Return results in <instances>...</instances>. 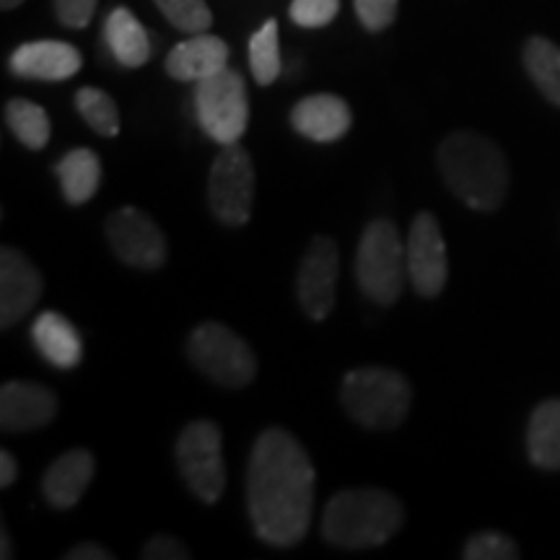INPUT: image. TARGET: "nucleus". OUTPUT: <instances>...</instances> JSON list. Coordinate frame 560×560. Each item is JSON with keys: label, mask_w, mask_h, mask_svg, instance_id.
<instances>
[{"label": "nucleus", "mask_w": 560, "mask_h": 560, "mask_svg": "<svg viewBox=\"0 0 560 560\" xmlns=\"http://www.w3.org/2000/svg\"><path fill=\"white\" fill-rule=\"evenodd\" d=\"M247 506L255 535L272 548H291L310 532L314 465L293 433H260L247 465Z\"/></svg>", "instance_id": "1"}, {"label": "nucleus", "mask_w": 560, "mask_h": 560, "mask_svg": "<svg viewBox=\"0 0 560 560\" xmlns=\"http://www.w3.org/2000/svg\"><path fill=\"white\" fill-rule=\"evenodd\" d=\"M439 172L457 198L480 213H493L509 192V161L493 140L478 132H452L436 153Z\"/></svg>", "instance_id": "2"}, {"label": "nucleus", "mask_w": 560, "mask_h": 560, "mask_svg": "<svg viewBox=\"0 0 560 560\" xmlns=\"http://www.w3.org/2000/svg\"><path fill=\"white\" fill-rule=\"evenodd\" d=\"M405 509L380 488H350L332 495L322 516V537L340 550L380 548L400 532Z\"/></svg>", "instance_id": "3"}, {"label": "nucleus", "mask_w": 560, "mask_h": 560, "mask_svg": "<svg viewBox=\"0 0 560 560\" xmlns=\"http://www.w3.org/2000/svg\"><path fill=\"white\" fill-rule=\"evenodd\" d=\"M342 408L363 429H397L410 412V382L395 369H355L342 380Z\"/></svg>", "instance_id": "4"}, {"label": "nucleus", "mask_w": 560, "mask_h": 560, "mask_svg": "<svg viewBox=\"0 0 560 560\" xmlns=\"http://www.w3.org/2000/svg\"><path fill=\"white\" fill-rule=\"evenodd\" d=\"M408 272V255L400 229L389 219L371 221L355 252V280L371 301L392 306L400 299Z\"/></svg>", "instance_id": "5"}, {"label": "nucleus", "mask_w": 560, "mask_h": 560, "mask_svg": "<svg viewBox=\"0 0 560 560\" xmlns=\"http://www.w3.org/2000/svg\"><path fill=\"white\" fill-rule=\"evenodd\" d=\"M187 355L192 366L219 387L240 389L257 376V359L247 340L223 322H202L195 327L187 340Z\"/></svg>", "instance_id": "6"}, {"label": "nucleus", "mask_w": 560, "mask_h": 560, "mask_svg": "<svg viewBox=\"0 0 560 560\" xmlns=\"http://www.w3.org/2000/svg\"><path fill=\"white\" fill-rule=\"evenodd\" d=\"M195 115L208 138L219 145L240 143L249 122L247 83L234 68H223L195 83Z\"/></svg>", "instance_id": "7"}, {"label": "nucleus", "mask_w": 560, "mask_h": 560, "mask_svg": "<svg viewBox=\"0 0 560 560\" xmlns=\"http://www.w3.org/2000/svg\"><path fill=\"white\" fill-rule=\"evenodd\" d=\"M177 467L182 480L202 503H215L226 488L223 436L213 420H192L177 439Z\"/></svg>", "instance_id": "8"}, {"label": "nucleus", "mask_w": 560, "mask_h": 560, "mask_svg": "<svg viewBox=\"0 0 560 560\" xmlns=\"http://www.w3.org/2000/svg\"><path fill=\"white\" fill-rule=\"evenodd\" d=\"M255 202V166L240 143L221 145V153L210 166L208 206L226 226H244Z\"/></svg>", "instance_id": "9"}, {"label": "nucleus", "mask_w": 560, "mask_h": 560, "mask_svg": "<svg viewBox=\"0 0 560 560\" xmlns=\"http://www.w3.org/2000/svg\"><path fill=\"white\" fill-rule=\"evenodd\" d=\"M107 240L112 252L130 268L156 270L166 260L164 234L140 208L115 210L107 219Z\"/></svg>", "instance_id": "10"}, {"label": "nucleus", "mask_w": 560, "mask_h": 560, "mask_svg": "<svg viewBox=\"0 0 560 560\" xmlns=\"http://www.w3.org/2000/svg\"><path fill=\"white\" fill-rule=\"evenodd\" d=\"M408 278L418 296L436 299L450 278V260L439 221L431 213H418L408 234Z\"/></svg>", "instance_id": "11"}, {"label": "nucleus", "mask_w": 560, "mask_h": 560, "mask_svg": "<svg viewBox=\"0 0 560 560\" xmlns=\"http://www.w3.org/2000/svg\"><path fill=\"white\" fill-rule=\"evenodd\" d=\"M340 276L338 244L330 236H314L299 268V301L312 319L322 322L335 306Z\"/></svg>", "instance_id": "12"}, {"label": "nucleus", "mask_w": 560, "mask_h": 560, "mask_svg": "<svg viewBox=\"0 0 560 560\" xmlns=\"http://www.w3.org/2000/svg\"><path fill=\"white\" fill-rule=\"evenodd\" d=\"M42 296V276L24 252L0 249V327L19 325Z\"/></svg>", "instance_id": "13"}, {"label": "nucleus", "mask_w": 560, "mask_h": 560, "mask_svg": "<svg viewBox=\"0 0 560 560\" xmlns=\"http://www.w3.org/2000/svg\"><path fill=\"white\" fill-rule=\"evenodd\" d=\"M11 73L32 81H68L83 66L81 52L73 45L58 39L26 42L16 47L9 60Z\"/></svg>", "instance_id": "14"}, {"label": "nucleus", "mask_w": 560, "mask_h": 560, "mask_svg": "<svg viewBox=\"0 0 560 560\" xmlns=\"http://www.w3.org/2000/svg\"><path fill=\"white\" fill-rule=\"evenodd\" d=\"M58 416V397L37 382H5L0 389L3 431H34Z\"/></svg>", "instance_id": "15"}, {"label": "nucleus", "mask_w": 560, "mask_h": 560, "mask_svg": "<svg viewBox=\"0 0 560 560\" xmlns=\"http://www.w3.org/2000/svg\"><path fill=\"white\" fill-rule=\"evenodd\" d=\"M353 115L335 94H312L291 109V128L314 143H335L350 130Z\"/></svg>", "instance_id": "16"}, {"label": "nucleus", "mask_w": 560, "mask_h": 560, "mask_svg": "<svg viewBox=\"0 0 560 560\" xmlns=\"http://www.w3.org/2000/svg\"><path fill=\"white\" fill-rule=\"evenodd\" d=\"M164 68L174 81L198 83L208 79V75L229 68V45L221 37H213L208 32L192 34L190 39L172 47V52L166 55Z\"/></svg>", "instance_id": "17"}, {"label": "nucleus", "mask_w": 560, "mask_h": 560, "mask_svg": "<svg viewBox=\"0 0 560 560\" xmlns=\"http://www.w3.org/2000/svg\"><path fill=\"white\" fill-rule=\"evenodd\" d=\"M96 462L86 450L66 452L47 467L42 480V493L52 509H73L94 480Z\"/></svg>", "instance_id": "18"}, {"label": "nucleus", "mask_w": 560, "mask_h": 560, "mask_svg": "<svg viewBox=\"0 0 560 560\" xmlns=\"http://www.w3.org/2000/svg\"><path fill=\"white\" fill-rule=\"evenodd\" d=\"M32 342L37 353L55 369H75L81 363L83 342L73 322L58 312H42L32 325Z\"/></svg>", "instance_id": "19"}, {"label": "nucleus", "mask_w": 560, "mask_h": 560, "mask_svg": "<svg viewBox=\"0 0 560 560\" xmlns=\"http://www.w3.org/2000/svg\"><path fill=\"white\" fill-rule=\"evenodd\" d=\"M104 39L112 58L122 68H140L151 58V39L143 24L128 9H115L104 21Z\"/></svg>", "instance_id": "20"}, {"label": "nucleus", "mask_w": 560, "mask_h": 560, "mask_svg": "<svg viewBox=\"0 0 560 560\" xmlns=\"http://www.w3.org/2000/svg\"><path fill=\"white\" fill-rule=\"evenodd\" d=\"M55 174H58L62 198L70 206H83V202H89L96 195V190H100V156L91 149H73L55 164Z\"/></svg>", "instance_id": "21"}, {"label": "nucleus", "mask_w": 560, "mask_h": 560, "mask_svg": "<svg viewBox=\"0 0 560 560\" xmlns=\"http://www.w3.org/2000/svg\"><path fill=\"white\" fill-rule=\"evenodd\" d=\"M527 454L540 470H560V400H545L532 412Z\"/></svg>", "instance_id": "22"}, {"label": "nucleus", "mask_w": 560, "mask_h": 560, "mask_svg": "<svg viewBox=\"0 0 560 560\" xmlns=\"http://www.w3.org/2000/svg\"><path fill=\"white\" fill-rule=\"evenodd\" d=\"M524 68L540 94L560 109V47L545 37L524 42Z\"/></svg>", "instance_id": "23"}, {"label": "nucleus", "mask_w": 560, "mask_h": 560, "mask_svg": "<svg viewBox=\"0 0 560 560\" xmlns=\"http://www.w3.org/2000/svg\"><path fill=\"white\" fill-rule=\"evenodd\" d=\"M5 125L26 149L42 151L50 143V117L39 104L30 100H11L5 104Z\"/></svg>", "instance_id": "24"}, {"label": "nucleus", "mask_w": 560, "mask_h": 560, "mask_svg": "<svg viewBox=\"0 0 560 560\" xmlns=\"http://www.w3.org/2000/svg\"><path fill=\"white\" fill-rule=\"evenodd\" d=\"M249 68L260 86H270L280 75V45L278 21L268 19L249 39Z\"/></svg>", "instance_id": "25"}, {"label": "nucleus", "mask_w": 560, "mask_h": 560, "mask_svg": "<svg viewBox=\"0 0 560 560\" xmlns=\"http://www.w3.org/2000/svg\"><path fill=\"white\" fill-rule=\"evenodd\" d=\"M75 109L86 120V125L94 132H100L104 138H115L120 132V109L107 91L83 86L75 94Z\"/></svg>", "instance_id": "26"}, {"label": "nucleus", "mask_w": 560, "mask_h": 560, "mask_svg": "<svg viewBox=\"0 0 560 560\" xmlns=\"http://www.w3.org/2000/svg\"><path fill=\"white\" fill-rule=\"evenodd\" d=\"M153 3L172 26L185 34H202L213 26V13L206 0H153Z\"/></svg>", "instance_id": "27"}, {"label": "nucleus", "mask_w": 560, "mask_h": 560, "mask_svg": "<svg viewBox=\"0 0 560 560\" xmlns=\"http://www.w3.org/2000/svg\"><path fill=\"white\" fill-rule=\"evenodd\" d=\"M462 558L467 560H514L520 558V548H516V542L511 540V537L501 535V532H480V535H475L470 542L465 545V550H462Z\"/></svg>", "instance_id": "28"}, {"label": "nucleus", "mask_w": 560, "mask_h": 560, "mask_svg": "<svg viewBox=\"0 0 560 560\" xmlns=\"http://www.w3.org/2000/svg\"><path fill=\"white\" fill-rule=\"evenodd\" d=\"M340 11V0H293L289 16L301 30H322L332 24Z\"/></svg>", "instance_id": "29"}, {"label": "nucleus", "mask_w": 560, "mask_h": 560, "mask_svg": "<svg viewBox=\"0 0 560 560\" xmlns=\"http://www.w3.org/2000/svg\"><path fill=\"white\" fill-rule=\"evenodd\" d=\"M355 16L369 32H384L397 16L400 0H353Z\"/></svg>", "instance_id": "30"}, {"label": "nucleus", "mask_w": 560, "mask_h": 560, "mask_svg": "<svg viewBox=\"0 0 560 560\" xmlns=\"http://www.w3.org/2000/svg\"><path fill=\"white\" fill-rule=\"evenodd\" d=\"M58 21L68 30H86L100 0H52Z\"/></svg>", "instance_id": "31"}, {"label": "nucleus", "mask_w": 560, "mask_h": 560, "mask_svg": "<svg viewBox=\"0 0 560 560\" xmlns=\"http://www.w3.org/2000/svg\"><path fill=\"white\" fill-rule=\"evenodd\" d=\"M140 558H145V560H187V558H192V552L187 550L185 545L177 540V537L159 535V537H153V540L145 542Z\"/></svg>", "instance_id": "32"}, {"label": "nucleus", "mask_w": 560, "mask_h": 560, "mask_svg": "<svg viewBox=\"0 0 560 560\" xmlns=\"http://www.w3.org/2000/svg\"><path fill=\"white\" fill-rule=\"evenodd\" d=\"M68 560H112V552L104 550L102 545H94V542H81L75 545V548H70L66 552Z\"/></svg>", "instance_id": "33"}, {"label": "nucleus", "mask_w": 560, "mask_h": 560, "mask_svg": "<svg viewBox=\"0 0 560 560\" xmlns=\"http://www.w3.org/2000/svg\"><path fill=\"white\" fill-rule=\"evenodd\" d=\"M19 475L16 459L11 457V452H0V488H9Z\"/></svg>", "instance_id": "34"}, {"label": "nucleus", "mask_w": 560, "mask_h": 560, "mask_svg": "<svg viewBox=\"0 0 560 560\" xmlns=\"http://www.w3.org/2000/svg\"><path fill=\"white\" fill-rule=\"evenodd\" d=\"M0 540H3V550H0V558L3 560H9V558H13V550H11V542H9V532H0Z\"/></svg>", "instance_id": "35"}, {"label": "nucleus", "mask_w": 560, "mask_h": 560, "mask_svg": "<svg viewBox=\"0 0 560 560\" xmlns=\"http://www.w3.org/2000/svg\"><path fill=\"white\" fill-rule=\"evenodd\" d=\"M21 3H24V0H0V9H3V11H13V9H19Z\"/></svg>", "instance_id": "36"}]
</instances>
